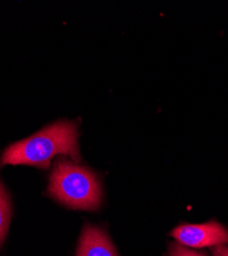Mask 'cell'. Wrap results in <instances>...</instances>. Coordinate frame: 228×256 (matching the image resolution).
I'll return each mask as SVG.
<instances>
[{"instance_id": "6da1fadb", "label": "cell", "mask_w": 228, "mask_h": 256, "mask_svg": "<svg viewBox=\"0 0 228 256\" xmlns=\"http://www.w3.org/2000/svg\"><path fill=\"white\" fill-rule=\"evenodd\" d=\"M77 138V125L74 122H56L32 136L7 148L0 165L24 164L47 169L51 166V160L57 155H68L79 162Z\"/></svg>"}, {"instance_id": "7a4b0ae2", "label": "cell", "mask_w": 228, "mask_h": 256, "mask_svg": "<svg viewBox=\"0 0 228 256\" xmlns=\"http://www.w3.org/2000/svg\"><path fill=\"white\" fill-rule=\"evenodd\" d=\"M49 194L73 209L96 210L102 201V190L96 174L66 158H59L54 163Z\"/></svg>"}, {"instance_id": "3957f363", "label": "cell", "mask_w": 228, "mask_h": 256, "mask_svg": "<svg viewBox=\"0 0 228 256\" xmlns=\"http://www.w3.org/2000/svg\"><path fill=\"white\" fill-rule=\"evenodd\" d=\"M171 236L178 243L189 248L228 245V230L217 222L205 224H184L175 228Z\"/></svg>"}, {"instance_id": "277c9868", "label": "cell", "mask_w": 228, "mask_h": 256, "mask_svg": "<svg viewBox=\"0 0 228 256\" xmlns=\"http://www.w3.org/2000/svg\"><path fill=\"white\" fill-rule=\"evenodd\" d=\"M77 256H118L107 234L94 226H86L81 232Z\"/></svg>"}, {"instance_id": "5b68a950", "label": "cell", "mask_w": 228, "mask_h": 256, "mask_svg": "<svg viewBox=\"0 0 228 256\" xmlns=\"http://www.w3.org/2000/svg\"><path fill=\"white\" fill-rule=\"evenodd\" d=\"M12 207L10 197L3 182H0V246L4 243L10 226Z\"/></svg>"}, {"instance_id": "8992f818", "label": "cell", "mask_w": 228, "mask_h": 256, "mask_svg": "<svg viewBox=\"0 0 228 256\" xmlns=\"http://www.w3.org/2000/svg\"><path fill=\"white\" fill-rule=\"evenodd\" d=\"M169 256H208L203 252L196 251L186 247L178 242H174L169 246Z\"/></svg>"}, {"instance_id": "52a82bcc", "label": "cell", "mask_w": 228, "mask_h": 256, "mask_svg": "<svg viewBox=\"0 0 228 256\" xmlns=\"http://www.w3.org/2000/svg\"><path fill=\"white\" fill-rule=\"evenodd\" d=\"M212 256H228V246L219 245L212 248Z\"/></svg>"}]
</instances>
